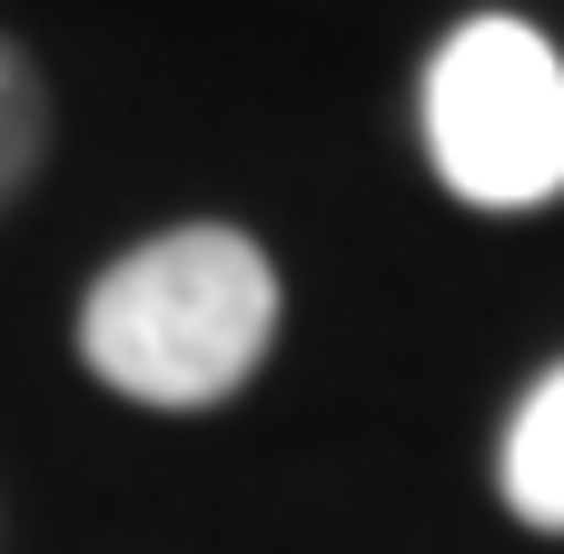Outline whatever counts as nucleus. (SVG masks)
<instances>
[{"instance_id":"4","label":"nucleus","mask_w":564,"mask_h":554,"mask_svg":"<svg viewBox=\"0 0 564 554\" xmlns=\"http://www.w3.org/2000/svg\"><path fill=\"white\" fill-rule=\"evenodd\" d=\"M40 139H50V99H40V69L0 40V208L30 188L40 169Z\"/></svg>"},{"instance_id":"1","label":"nucleus","mask_w":564,"mask_h":554,"mask_svg":"<svg viewBox=\"0 0 564 554\" xmlns=\"http://www.w3.org/2000/svg\"><path fill=\"white\" fill-rule=\"evenodd\" d=\"M268 337H278V268L238 228L149 238L79 307L89 377L139 406H218L228 387H248Z\"/></svg>"},{"instance_id":"3","label":"nucleus","mask_w":564,"mask_h":554,"mask_svg":"<svg viewBox=\"0 0 564 554\" xmlns=\"http://www.w3.org/2000/svg\"><path fill=\"white\" fill-rule=\"evenodd\" d=\"M506 506L525 525L564 535V367L516 406V426H506Z\"/></svg>"},{"instance_id":"2","label":"nucleus","mask_w":564,"mask_h":554,"mask_svg":"<svg viewBox=\"0 0 564 554\" xmlns=\"http://www.w3.org/2000/svg\"><path fill=\"white\" fill-rule=\"evenodd\" d=\"M426 149L466 208L564 198V59L525 20H466L426 69Z\"/></svg>"}]
</instances>
